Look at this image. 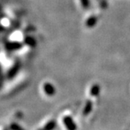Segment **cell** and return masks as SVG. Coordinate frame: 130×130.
I'll use <instances>...</instances> for the list:
<instances>
[{
    "label": "cell",
    "mask_w": 130,
    "mask_h": 130,
    "mask_svg": "<svg viewBox=\"0 0 130 130\" xmlns=\"http://www.w3.org/2000/svg\"><path fill=\"white\" fill-rule=\"evenodd\" d=\"M27 78H28L27 77V74H26L24 72L17 75V77L14 78V80H13V82L9 83V84L6 86L5 92L6 93L10 94V92L11 93V92H13L18 90L19 89H21V86H24V84L27 80Z\"/></svg>",
    "instance_id": "obj_1"
},
{
    "label": "cell",
    "mask_w": 130,
    "mask_h": 130,
    "mask_svg": "<svg viewBox=\"0 0 130 130\" xmlns=\"http://www.w3.org/2000/svg\"><path fill=\"white\" fill-rule=\"evenodd\" d=\"M0 63L8 75H10V74L14 71L15 68H17L16 61L7 55H0Z\"/></svg>",
    "instance_id": "obj_2"
},
{
    "label": "cell",
    "mask_w": 130,
    "mask_h": 130,
    "mask_svg": "<svg viewBox=\"0 0 130 130\" xmlns=\"http://www.w3.org/2000/svg\"><path fill=\"white\" fill-rule=\"evenodd\" d=\"M55 122L52 118L45 119L39 125L35 128V130H53L55 127Z\"/></svg>",
    "instance_id": "obj_3"
},
{
    "label": "cell",
    "mask_w": 130,
    "mask_h": 130,
    "mask_svg": "<svg viewBox=\"0 0 130 130\" xmlns=\"http://www.w3.org/2000/svg\"><path fill=\"white\" fill-rule=\"evenodd\" d=\"M62 122H63L64 127L67 128V130H75L76 129V125H75V122H73L72 118L66 113L62 115Z\"/></svg>",
    "instance_id": "obj_4"
},
{
    "label": "cell",
    "mask_w": 130,
    "mask_h": 130,
    "mask_svg": "<svg viewBox=\"0 0 130 130\" xmlns=\"http://www.w3.org/2000/svg\"><path fill=\"white\" fill-rule=\"evenodd\" d=\"M42 92H44V94L47 96H52L54 95L55 89L54 86H53L50 82H44L42 86Z\"/></svg>",
    "instance_id": "obj_5"
},
{
    "label": "cell",
    "mask_w": 130,
    "mask_h": 130,
    "mask_svg": "<svg viewBox=\"0 0 130 130\" xmlns=\"http://www.w3.org/2000/svg\"><path fill=\"white\" fill-rule=\"evenodd\" d=\"M99 92H100V87L98 85H93L90 87L89 92V95L92 98H96L99 95Z\"/></svg>",
    "instance_id": "obj_6"
},
{
    "label": "cell",
    "mask_w": 130,
    "mask_h": 130,
    "mask_svg": "<svg viewBox=\"0 0 130 130\" xmlns=\"http://www.w3.org/2000/svg\"><path fill=\"white\" fill-rule=\"evenodd\" d=\"M92 102L91 101H87L86 104H85V107H84V109H83V111H82V114L83 115H88L90 111L92 110Z\"/></svg>",
    "instance_id": "obj_7"
},
{
    "label": "cell",
    "mask_w": 130,
    "mask_h": 130,
    "mask_svg": "<svg viewBox=\"0 0 130 130\" xmlns=\"http://www.w3.org/2000/svg\"><path fill=\"white\" fill-rule=\"evenodd\" d=\"M95 23H96V18L95 17H90L89 19L87 21L86 24L88 27H92V26L94 25Z\"/></svg>",
    "instance_id": "obj_8"
},
{
    "label": "cell",
    "mask_w": 130,
    "mask_h": 130,
    "mask_svg": "<svg viewBox=\"0 0 130 130\" xmlns=\"http://www.w3.org/2000/svg\"><path fill=\"white\" fill-rule=\"evenodd\" d=\"M82 2V6L83 7H87L88 6V0H81Z\"/></svg>",
    "instance_id": "obj_9"
},
{
    "label": "cell",
    "mask_w": 130,
    "mask_h": 130,
    "mask_svg": "<svg viewBox=\"0 0 130 130\" xmlns=\"http://www.w3.org/2000/svg\"><path fill=\"white\" fill-rule=\"evenodd\" d=\"M0 130H7V128H6V126H3V125H1L0 126Z\"/></svg>",
    "instance_id": "obj_10"
}]
</instances>
